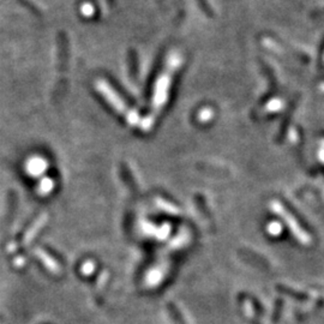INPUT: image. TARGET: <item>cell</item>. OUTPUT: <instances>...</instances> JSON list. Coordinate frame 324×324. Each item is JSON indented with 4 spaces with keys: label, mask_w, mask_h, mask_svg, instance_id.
Here are the masks:
<instances>
[{
    "label": "cell",
    "mask_w": 324,
    "mask_h": 324,
    "mask_svg": "<svg viewBox=\"0 0 324 324\" xmlns=\"http://www.w3.org/2000/svg\"><path fill=\"white\" fill-rule=\"evenodd\" d=\"M183 63V56L178 52H172L168 55L167 63L163 71L160 73L158 81L155 83V89H154L152 106H150V112L144 118L141 120L139 126L143 131H150L155 124L156 119L160 113H161L163 106L167 102L169 89H171L173 77H174L176 70L180 68Z\"/></svg>",
    "instance_id": "1"
},
{
    "label": "cell",
    "mask_w": 324,
    "mask_h": 324,
    "mask_svg": "<svg viewBox=\"0 0 324 324\" xmlns=\"http://www.w3.org/2000/svg\"><path fill=\"white\" fill-rule=\"evenodd\" d=\"M95 88L115 112H118L120 115L124 116L125 120L130 125H139V123H141L142 120L141 116H139V113L135 111L132 107L126 105L124 100L122 99V96L113 89V86L109 84V83L103 81V79H99V81L95 83Z\"/></svg>",
    "instance_id": "2"
},
{
    "label": "cell",
    "mask_w": 324,
    "mask_h": 324,
    "mask_svg": "<svg viewBox=\"0 0 324 324\" xmlns=\"http://www.w3.org/2000/svg\"><path fill=\"white\" fill-rule=\"evenodd\" d=\"M277 289H279L280 293H282V294H285L287 297H290V298L298 300V302H305V300L309 299V296L305 294V293L303 292H298V290L293 289V288H289V287L287 286H283V285H279L276 287Z\"/></svg>",
    "instance_id": "3"
},
{
    "label": "cell",
    "mask_w": 324,
    "mask_h": 324,
    "mask_svg": "<svg viewBox=\"0 0 324 324\" xmlns=\"http://www.w3.org/2000/svg\"><path fill=\"white\" fill-rule=\"evenodd\" d=\"M196 202H197V207H198L199 212L202 213V215L204 216V219L207 220V221H208V225L213 226L214 225V223H213V218H212V215H210V212L208 210V207H207L205 202H203L202 197L197 196L196 197Z\"/></svg>",
    "instance_id": "4"
},
{
    "label": "cell",
    "mask_w": 324,
    "mask_h": 324,
    "mask_svg": "<svg viewBox=\"0 0 324 324\" xmlns=\"http://www.w3.org/2000/svg\"><path fill=\"white\" fill-rule=\"evenodd\" d=\"M214 116V111L212 108H209V107H204V108H202L200 111L198 112V115H197V118H198V120L200 123H208L210 122V120L213 119Z\"/></svg>",
    "instance_id": "5"
},
{
    "label": "cell",
    "mask_w": 324,
    "mask_h": 324,
    "mask_svg": "<svg viewBox=\"0 0 324 324\" xmlns=\"http://www.w3.org/2000/svg\"><path fill=\"white\" fill-rule=\"evenodd\" d=\"M282 307H283V300L282 299H277L275 302V305H274V312L272 315V322L274 324H276L279 322L280 316L282 313Z\"/></svg>",
    "instance_id": "6"
},
{
    "label": "cell",
    "mask_w": 324,
    "mask_h": 324,
    "mask_svg": "<svg viewBox=\"0 0 324 324\" xmlns=\"http://www.w3.org/2000/svg\"><path fill=\"white\" fill-rule=\"evenodd\" d=\"M107 280H108V273H107L106 270H105V272H103V273L101 274V276H100L99 282H98V286H96V293H98V294H99L98 299L101 298V292H102L103 289H105L106 283H107Z\"/></svg>",
    "instance_id": "7"
},
{
    "label": "cell",
    "mask_w": 324,
    "mask_h": 324,
    "mask_svg": "<svg viewBox=\"0 0 324 324\" xmlns=\"http://www.w3.org/2000/svg\"><path fill=\"white\" fill-rule=\"evenodd\" d=\"M45 166L46 163L43 162V160H40V159L32 160L29 163V168L32 172H41L45 169Z\"/></svg>",
    "instance_id": "8"
},
{
    "label": "cell",
    "mask_w": 324,
    "mask_h": 324,
    "mask_svg": "<svg viewBox=\"0 0 324 324\" xmlns=\"http://www.w3.org/2000/svg\"><path fill=\"white\" fill-rule=\"evenodd\" d=\"M38 255H39L40 258H41V257H42L43 259L47 260V262H45V263H46V264H47V267H48L49 269L53 270V272L56 273V274H59L60 272H62V268H59L58 264H55V263H53V262H54V260H51V262H48L49 258H48L47 255H46L45 252H43V251H38Z\"/></svg>",
    "instance_id": "9"
},
{
    "label": "cell",
    "mask_w": 324,
    "mask_h": 324,
    "mask_svg": "<svg viewBox=\"0 0 324 324\" xmlns=\"http://www.w3.org/2000/svg\"><path fill=\"white\" fill-rule=\"evenodd\" d=\"M168 307H169V312L172 313L173 318H174L176 324H185V323H184V319H183L182 315H180V312L178 311V309H176L174 305H172V304H168Z\"/></svg>",
    "instance_id": "10"
},
{
    "label": "cell",
    "mask_w": 324,
    "mask_h": 324,
    "mask_svg": "<svg viewBox=\"0 0 324 324\" xmlns=\"http://www.w3.org/2000/svg\"><path fill=\"white\" fill-rule=\"evenodd\" d=\"M82 13L84 16H86V17H89V16H93V13H94V8H93L92 4H83L82 5Z\"/></svg>",
    "instance_id": "11"
},
{
    "label": "cell",
    "mask_w": 324,
    "mask_h": 324,
    "mask_svg": "<svg viewBox=\"0 0 324 324\" xmlns=\"http://www.w3.org/2000/svg\"><path fill=\"white\" fill-rule=\"evenodd\" d=\"M158 202H160V205L162 207L163 209H166V210H168L169 213H172V214H176L178 213V209L176 208H174V207H171L169 204H171V203H166V202H163V200H161V199H158Z\"/></svg>",
    "instance_id": "12"
}]
</instances>
